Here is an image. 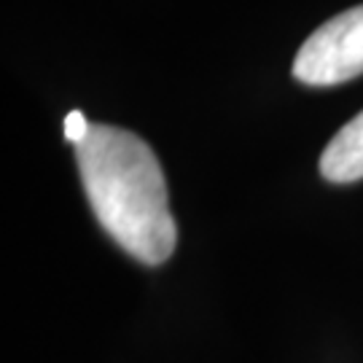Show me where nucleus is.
Listing matches in <instances>:
<instances>
[{"mask_svg":"<svg viewBox=\"0 0 363 363\" xmlns=\"http://www.w3.org/2000/svg\"><path fill=\"white\" fill-rule=\"evenodd\" d=\"M81 181L103 229L130 256L162 264L175 250V220L167 205V183L159 159L138 135L91 124L76 143Z\"/></svg>","mask_w":363,"mask_h":363,"instance_id":"obj_1","label":"nucleus"},{"mask_svg":"<svg viewBox=\"0 0 363 363\" xmlns=\"http://www.w3.org/2000/svg\"><path fill=\"white\" fill-rule=\"evenodd\" d=\"M363 73V6L320 25L294 62V76L310 86H334Z\"/></svg>","mask_w":363,"mask_h":363,"instance_id":"obj_2","label":"nucleus"},{"mask_svg":"<svg viewBox=\"0 0 363 363\" xmlns=\"http://www.w3.org/2000/svg\"><path fill=\"white\" fill-rule=\"evenodd\" d=\"M320 172L331 183H352L363 178V111L325 145L320 156Z\"/></svg>","mask_w":363,"mask_h":363,"instance_id":"obj_3","label":"nucleus"},{"mask_svg":"<svg viewBox=\"0 0 363 363\" xmlns=\"http://www.w3.org/2000/svg\"><path fill=\"white\" fill-rule=\"evenodd\" d=\"M89 121L84 118V113L81 111H70L65 118V138L70 140V143H81L84 138H86V132H89Z\"/></svg>","mask_w":363,"mask_h":363,"instance_id":"obj_4","label":"nucleus"}]
</instances>
